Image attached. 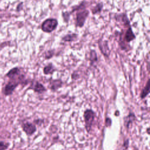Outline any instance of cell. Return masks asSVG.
<instances>
[{"instance_id":"21","label":"cell","mask_w":150,"mask_h":150,"mask_svg":"<svg viewBox=\"0 0 150 150\" xmlns=\"http://www.w3.org/2000/svg\"><path fill=\"white\" fill-rule=\"evenodd\" d=\"M105 125L106 126L108 127H110L111 125V120L110 118H107L105 120Z\"/></svg>"},{"instance_id":"6","label":"cell","mask_w":150,"mask_h":150,"mask_svg":"<svg viewBox=\"0 0 150 150\" xmlns=\"http://www.w3.org/2000/svg\"><path fill=\"white\" fill-rule=\"evenodd\" d=\"M98 47L103 54H104L105 57H108L110 55V49L108 46L107 42L106 40L103 41L100 40L98 42Z\"/></svg>"},{"instance_id":"19","label":"cell","mask_w":150,"mask_h":150,"mask_svg":"<svg viewBox=\"0 0 150 150\" xmlns=\"http://www.w3.org/2000/svg\"><path fill=\"white\" fill-rule=\"evenodd\" d=\"M9 145V143H5L4 142L0 141V150H6Z\"/></svg>"},{"instance_id":"12","label":"cell","mask_w":150,"mask_h":150,"mask_svg":"<svg viewBox=\"0 0 150 150\" xmlns=\"http://www.w3.org/2000/svg\"><path fill=\"white\" fill-rule=\"evenodd\" d=\"M55 70L53 65L52 63H49L47 65L45 66L43 68V73L45 74H50Z\"/></svg>"},{"instance_id":"3","label":"cell","mask_w":150,"mask_h":150,"mask_svg":"<svg viewBox=\"0 0 150 150\" xmlns=\"http://www.w3.org/2000/svg\"><path fill=\"white\" fill-rule=\"evenodd\" d=\"M83 117L85 122V128L87 132H90L94 120L95 112L91 109H87L84 112Z\"/></svg>"},{"instance_id":"5","label":"cell","mask_w":150,"mask_h":150,"mask_svg":"<svg viewBox=\"0 0 150 150\" xmlns=\"http://www.w3.org/2000/svg\"><path fill=\"white\" fill-rule=\"evenodd\" d=\"M19 84L18 81H9L5 87L4 93L5 96H9L12 94L15 88Z\"/></svg>"},{"instance_id":"23","label":"cell","mask_w":150,"mask_h":150,"mask_svg":"<svg viewBox=\"0 0 150 150\" xmlns=\"http://www.w3.org/2000/svg\"><path fill=\"white\" fill-rule=\"evenodd\" d=\"M147 132H148V134H149V128H148V129H147Z\"/></svg>"},{"instance_id":"1","label":"cell","mask_w":150,"mask_h":150,"mask_svg":"<svg viewBox=\"0 0 150 150\" xmlns=\"http://www.w3.org/2000/svg\"><path fill=\"white\" fill-rule=\"evenodd\" d=\"M58 25V21L55 18H48L45 19L41 25V29L46 33H50L54 31Z\"/></svg>"},{"instance_id":"17","label":"cell","mask_w":150,"mask_h":150,"mask_svg":"<svg viewBox=\"0 0 150 150\" xmlns=\"http://www.w3.org/2000/svg\"><path fill=\"white\" fill-rule=\"evenodd\" d=\"M89 60L91 62V64H92L93 63H94V62L97 61V53L95 50H91L90 51Z\"/></svg>"},{"instance_id":"2","label":"cell","mask_w":150,"mask_h":150,"mask_svg":"<svg viewBox=\"0 0 150 150\" xmlns=\"http://www.w3.org/2000/svg\"><path fill=\"white\" fill-rule=\"evenodd\" d=\"M89 15V11L84 8L78 10V12L76 13V22L75 25L76 27L82 28Z\"/></svg>"},{"instance_id":"7","label":"cell","mask_w":150,"mask_h":150,"mask_svg":"<svg viewBox=\"0 0 150 150\" xmlns=\"http://www.w3.org/2000/svg\"><path fill=\"white\" fill-rule=\"evenodd\" d=\"M136 38V36H135L132 28L131 26H129L128 28L127 29L125 35H124V40L126 42L129 43L130 42L134 40Z\"/></svg>"},{"instance_id":"11","label":"cell","mask_w":150,"mask_h":150,"mask_svg":"<svg viewBox=\"0 0 150 150\" xmlns=\"http://www.w3.org/2000/svg\"><path fill=\"white\" fill-rule=\"evenodd\" d=\"M135 117L134 114L130 113L128 116H127L124 119V124L125 127L128 129L130 125L132 123V122L135 120Z\"/></svg>"},{"instance_id":"10","label":"cell","mask_w":150,"mask_h":150,"mask_svg":"<svg viewBox=\"0 0 150 150\" xmlns=\"http://www.w3.org/2000/svg\"><path fill=\"white\" fill-rule=\"evenodd\" d=\"M31 88L33 89L34 90V91H35L38 93H42L43 92H44L46 90V89L44 87V86L38 81H36L34 84H33Z\"/></svg>"},{"instance_id":"13","label":"cell","mask_w":150,"mask_h":150,"mask_svg":"<svg viewBox=\"0 0 150 150\" xmlns=\"http://www.w3.org/2000/svg\"><path fill=\"white\" fill-rule=\"evenodd\" d=\"M19 74V69L18 67H15L12 69H11L6 74V76L12 79H14L16 78V76H18Z\"/></svg>"},{"instance_id":"4","label":"cell","mask_w":150,"mask_h":150,"mask_svg":"<svg viewBox=\"0 0 150 150\" xmlns=\"http://www.w3.org/2000/svg\"><path fill=\"white\" fill-rule=\"evenodd\" d=\"M22 128L23 131L28 136H30L33 135L36 131V128L34 124L32 123L26 122L22 124Z\"/></svg>"},{"instance_id":"16","label":"cell","mask_w":150,"mask_h":150,"mask_svg":"<svg viewBox=\"0 0 150 150\" xmlns=\"http://www.w3.org/2000/svg\"><path fill=\"white\" fill-rule=\"evenodd\" d=\"M103 4L100 2L97 4L95 6H94L92 9H91V12L93 14H97L98 13H100L103 9Z\"/></svg>"},{"instance_id":"8","label":"cell","mask_w":150,"mask_h":150,"mask_svg":"<svg viewBox=\"0 0 150 150\" xmlns=\"http://www.w3.org/2000/svg\"><path fill=\"white\" fill-rule=\"evenodd\" d=\"M115 19L118 22H121L124 25L129 26V21L127 17V15L125 13H122L120 14H117L115 16Z\"/></svg>"},{"instance_id":"20","label":"cell","mask_w":150,"mask_h":150,"mask_svg":"<svg viewBox=\"0 0 150 150\" xmlns=\"http://www.w3.org/2000/svg\"><path fill=\"white\" fill-rule=\"evenodd\" d=\"M53 54H54L53 50H48L46 52V54H45V59H50L52 57H53Z\"/></svg>"},{"instance_id":"22","label":"cell","mask_w":150,"mask_h":150,"mask_svg":"<svg viewBox=\"0 0 150 150\" xmlns=\"http://www.w3.org/2000/svg\"><path fill=\"white\" fill-rule=\"evenodd\" d=\"M128 143H129L128 139H127V140L125 141L124 144V146L125 147V149H127V148H128Z\"/></svg>"},{"instance_id":"9","label":"cell","mask_w":150,"mask_h":150,"mask_svg":"<svg viewBox=\"0 0 150 150\" xmlns=\"http://www.w3.org/2000/svg\"><path fill=\"white\" fill-rule=\"evenodd\" d=\"M62 86V81L60 79L57 80H53L50 81L49 84V87L51 90L56 91Z\"/></svg>"},{"instance_id":"14","label":"cell","mask_w":150,"mask_h":150,"mask_svg":"<svg viewBox=\"0 0 150 150\" xmlns=\"http://www.w3.org/2000/svg\"><path fill=\"white\" fill-rule=\"evenodd\" d=\"M149 93V79L148 80L145 87L143 88V90L141 91V93L140 94L141 98L142 99H144L145 97L147 96Z\"/></svg>"},{"instance_id":"18","label":"cell","mask_w":150,"mask_h":150,"mask_svg":"<svg viewBox=\"0 0 150 150\" xmlns=\"http://www.w3.org/2000/svg\"><path fill=\"white\" fill-rule=\"evenodd\" d=\"M70 14V13H69L67 12L62 13V16H63L64 22H68V21L69 20V18H70V16H69Z\"/></svg>"},{"instance_id":"15","label":"cell","mask_w":150,"mask_h":150,"mask_svg":"<svg viewBox=\"0 0 150 150\" xmlns=\"http://www.w3.org/2000/svg\"><path fill=\"white\" fill-rule=\"evenodd\" d=\"M77 38V35L75 33H71L66 35L62 38V40L64 42H72L75 40Z\"/></svg>"}]
</instances>
